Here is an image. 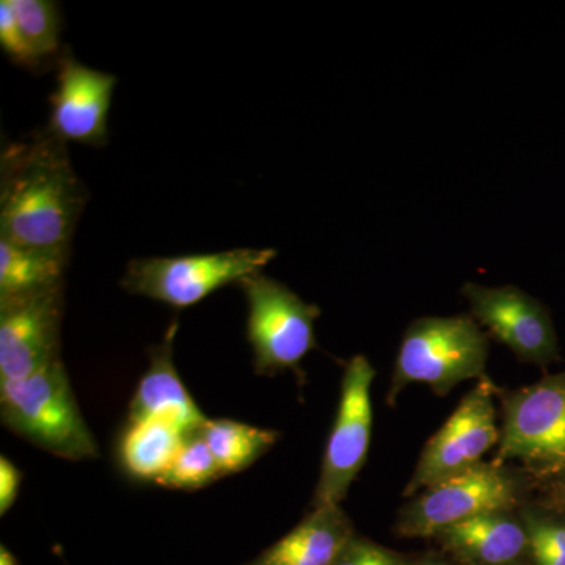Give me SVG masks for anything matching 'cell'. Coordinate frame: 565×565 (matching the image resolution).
Here are the masks:
<instances>
[{"label":"cell","instance_id":"1","mask_svg":"<svg viewBox=\"0 0 565 565\" xmlns=\"http://www.w3.org/2000/svg\"><path fill=\"white\" fill-rule=\"evenodd\" d=\"M0 182V237L70 255L85 192L65 143L46 132L11 145L2 154Z\"/></svg>","mask_w":565,"mask_h":565},{"label":"cell","instance_id":"2","mask_svg":"<svg viewBox=\"0 0 565 565\" xmlns=\"http://www.w3.org/2000/svg\"><path fill=\"white\" fill-rule=\"evenodd\" d=\"M3 426L62 459H98L99 446L85 423L62 359L28 377L0 381Z\"/></svg>","mask_w":565,"mask_h":565},{"label":"cell","instance_id":"3","mask_svg":"<svg viewBox=\"0 0 565 565\" xmlns=\"http://www.w3.org/2000/svg\"><path fill=\"white\" fill-rule=\"evenodd\" d=\"M489 337L473 316L419 318L404 332L386 394L396 403L405 386L426 384L437 396H446L465 381L486 377Z\"/></svg>","mask_w":565,"mask_h":565},{"label":"cell","instance_id":"4","mask_svg":"<svg viewBox=\"0 0 565 565\" xmlns=\"http://www.w3.org/2000/svg\"><path fill=\"white\" fill-rule=\"evenodd\" d=\"M498 465H520L531 481H565V371L500 392Z\"/></svg>","mask_w":565,"mask_h":565},{"label":"cell","instance_id":"5","mask_svg":"<svg viewBox=\"0 0 565 565\" xmlns=\"http://www.w3.org/2000/svg\"><path fill=\"white\" fill-rule=\"evenodd\" d=\"M531 479L514 465L481 462L440 484L423 490L397 514L401 537H435L445 527L492 514L519 511L525 503Z\"/></svg>","mask_w":565,"mask_h":565},{"label":"cell","instance_id":"6","mask_svg":"<svg viewBox=\"0 0 565 565\" xmlns=\"http://www.w3.org/2000/svg\"><path fill=\"white\" fill-rule=\"evenodd\" d=\"M274 248H233L181 256H151L129 262L121 286L132 296L147 297L185 310L211 294L263 273L274 262Z\"/></svg>","mask_w":565,"mask_h":565},{"label":"cell","instance_id":"7","mask_svg":"<svg viewBox=\"0 0 565 565\" xmlns=\"http://www.w3.org/2000/svg\"><path fill=\"white\" fill-rule=\"evenodd\" d=\"M239 286L247 300V341L256 374L299 371L305 356L318 345L315 323L321 308L263 273L244 278Z\"/></svg>","mask_w":565,"mask_h":565},{"label":"cell","instance_id":"8","mask_svg":"<svg viewBox=\"0 0 565 565\" xmlns=\"http://www.w3.org/2000/svg\"><path fill=\"white\" fill-rule=\"evenodd\" d=\"M374 379V366L366 356H352L345 364L340 404L323 452L311 509L343 503L366 462L373 437L371 388Z\"/></svg>","mask_w":565,"mask_h":565},{"label":"cell","instance_id":"9","mask_svg":"<svg viewBox=\"0 0 565 565\" xmlns=\"http://www.w3.org/2000/svg\"><path fill=\"white\" fill-rule=\"evenodd\" d=\"M498 394L500 390L489 375L465 394L455 414L424 446L404 497H414L419 490L440 484L484 462L487 452L500 441L501 429L497 426L494 407Z\"/></svg>","mask_w":565,"mask_h":565},{"label":"cell","instance_id":"10","mask_svg":"<svg viewBox=\"0 0 565 565\" xmlns=\"http://www.w3.org/2000/svg\"><path fill=\"white\" fill-rule=\"evenodd\" d=\"M63 285L0 297V381L28 377L61 359Z\"/></svg>","mask_w":565,"mask_h":565},{"label":"cell","instance_id":"11","mask_svg":"<svg viewBox=\"0 0 565 565\" xmlns=\"http://www.w3.org/2000/svg\"><path fill=\"white\" fill-rule=\"evenodd\" d=\"M476 322L523 363L546 364L559 360L555 326L548 310L515 286L487 288L476 282L462 286Z\"/></svg>","mask_w":565,"mask_h":565},{"label":"cell","instance_id":"12","mask_svg":"<svg viewBox=\"0 0 565 565\" xmlns=\"http://www.w3.org/2000/svg\"><path fill=\"white\" fill-rule=\"evenodd\" d=\"M117 77L63 54L58 61L57 87L50 96L47 132L55 139L103 147Z\"/></svg>","mask_w":565,"mask_h":565},{"label":"cell","instance_id":"13","mask_svg":"<svg viewBox=\"0 0 565 565\" xmlns=\"http://www.w3.org/2000/svg\"><path fill=\"white\" fill-rule=\"evenodd\" d=\"M178 323L167 330L161 344L150 351V366L141 375L131 405L129 423L145 419H162L173 424L184 435L200 433L210 418L203 415L199 405L182 384L173 362V341Z\"/></svg>","mask_w":565,"mask_h":565},{"label":"cell","instance_id":"14","mask_svg":"<svg viewBox=\"0 0 565 565\" xmlns=\"http://www.w3.org/2000/svg\"><path fill=\"white\" fill-rule=\"evenodd\" d=\"M434 539L446 552L470 565H515L530 555L519 511L492 512L445 527Z\"/></svg>","mask_w":565,"mask_h":565},{"label":"cell","instance_id":"15","mask_svg":"<svg viewBox=\"0 0 565 565\" xmlns=\"http://www.w3.org/2000/svg\"><path fill=\"white\" fill-rule=\"evenodd\" d=\"M353 535L341 505L315 508L291 533L248 565H332Z\"/></svg>","mask_w":565,"mask_h":565},{"label":"cell","instance_id":"16","mask_svg":"<svg viewBox=\"0 0 565 565\" xmlns=\"http://www.w3.org/2000/svg\"><path fill=\"white\" fill-rule=\"evenodd\" d=\"M185 437L162 419L129 423L120 441V462L134 478L158 482L173 463Z\"/></svg>","mask_w":565,"mask_h":565},{"label":"cell","instance_id":"17","mask_svg":"<svg viewBox=\"0 0 565 565\" xmlns=\"http://www.w3.org/2000/svg\"><path fill=\"white\" fill-rule=\"evenodd\" d=\"M70 255L21 247L0 237V297L63 285Z\"/></svg>","mask_w":565,"mask_h":565},{"label":"cell","instance_id":"18","mask_svg":"<svg viewBox=\"0 0 565 565\" xmlns=\"http://www.w3.org/2000/svg\"><path fill=\"white\" fill-rule=\"evenodd\" d=\"M200 434L210 446L223 476L241 473L269 452L281 437L278 430L234 419H210Z\"/></svg>","mask_w":565,"mask_h":565},{"label":"cell","instance_id":"19","mask_svg":"<svg viewBox=\"0 0 565 565\" xmlns=\"http://www.w3.org/2000/svg\"><path fill=\"white\" fill-rule=\"evenodd\" d=\"M221 476V468L215 462L210 446L202 434L196 433L185 437L173 463L156 484L170 489L196 490L217 481Z\"/></svg>","mask_w":565,"mask_h":565},{"label":"cell","instance_id":"20","mask_svg":"<svg viewBox=\"0 0 565 565\" xmlns=\"http://www.w3.org/2000/svg\"><path fill=\"white\" fill-rule=\"evenodd\" d=\"M22 35L41 61L54 54L61 36L57 3L50 0H10Z\"/></svg>","mask_w":565,"mask_h":565},{"label":"cell","instance_id":"21","mask_svg":"<svg viewBox=\"0 0 565 565\" xmlns=\"http://www.w3.org/2000/svg\"><path fill=\"white\" fill-rule=\"evenodd\" d=\"M519 514L525 523L534 564L565 565V522L541 505L523 504Z\"/></svg>","mask_w":565,"mask_h":565},{"label":"cell","instance_id":"22","mask_svg":"<svg viewBox=\"0 0 565 565\" xmlns=\"http://www.w3.org/2000/svg\"><path fill=\"white\" fill-rule=\"evenodd\" d=\"M0 46L11 61L17 62L18 65L29 66V68L39 65V58L35 57L31 46L22 35L20 24H18L13 9H11L10 0L0 2Z\"/></svg>","mask_w":565,"mask_h":565},{"label":"cell","instance_id":"23","mask_svg":"<svg viewBox=\"0 0 565 565\" xmlns=\"http://www.w3.org/2000/svg\"><path fill=\"white\" fill-rule=\"evenodd\" d=\"M332 565H411L392 550L353 535Z\"/></svg>","mask_w":565,"mask_h":565},{"label":"cell","instance_id":"24","mask_svg":"<svg viewBox=\"0 0 565 565\" xmlns=\"http://www.w3.org/2000/svg\"><path fill=\"white\" fill-rule=\"evenodd\" d=\"M22 473L6 456L0 457V514L6 515L17 503L21 490Z\"/></svg>","mask_w":565,"mask_h":565},{"label":"cell","instance_id":"25","mask_svg":"<svg viewBox=\"0 0 565 565\" xmlns=\"http://www.w3.org/2000/svg\"><path fill=\"white\" fill-rule=\"evenodd\" d=\"M550 503L553 508L565 514V481L559 482L556 489L553 490L552 497H550Z\"/></svg>","mask_w":565,"mask_h":565},{"label":"cell","instance_id":"26","mask_svg":"<svg viewBox=\"0 0 565 565\" xmlns=\"http://www.w3.org/2000/svg\"><path fill=\"white\" fill-rule=\"evenodd\" d=\"M0 565H20L17 556H14L13 553L3 545L0 546Z\"/></svg>","mask_w":565,"mask_h":565},{"label":"cell","instance_id":"27","mask_svg":"<svg viewBox=\"0 0 565 565\" xmlns=\"http://www.w3.org/2000/svg\"><path fill=\"white\" fill-rule=\"evenodd\" d=\"M415 565H449L448 563H445L444 559H438V557H426V559H423L422 563L415 564Z\"/></svg>","mask_w":565,"mask_h":565}]
</instances>
